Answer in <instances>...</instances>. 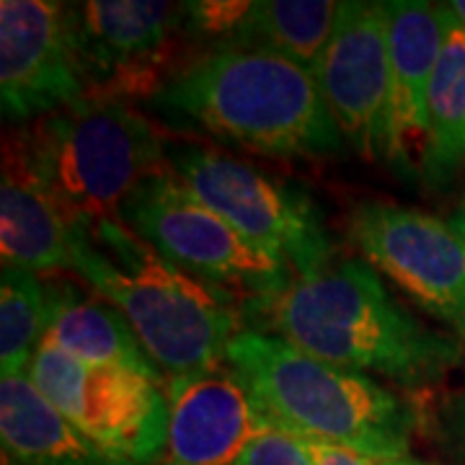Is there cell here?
Segmentation results:
<instances>
[{"mask_svg":"<svg viewBox=\"0 0 465 465\" xmlns=\"http://www.w3.org/2000/svg\"><path fill=\"white\" fill-rule=\"evenodd\" d=\"M424 173L445 182L465 163V29L452 16L427 94Z\"/></svg>","mask_w":465,"mask_h":465,"instance_id":"obj_19","label":"cell"},{"mask_svg":"<svg viewBox=\"0 0 465 465\" xmlns=\"http://www.w3.org/2000/svg\"><path fill=\"white\" fill-rule=\"evenodd\" d=\"M29 378L67 421L116 465H153L166 445L168 396L158 378L85 365L42 341Z\"/></svg>","mask_w":465,"mask_h":465,"instance_id":"obj_8","label":"cell"},{"mask_svg":"<svg viewBox=\"0 0 465 465\" xmlns=\"http://www.w3.org/2000/svg\"><path fill=\"white\" fill-rule=\"evenodd\" d=\"M75 228L34 168L26 140L5 143L0 183L3 266L52 272L70 266Z\"/></svg>","mask_w":465,"mask_h":465,"instance_id":"obj_14","label":"cell"},{"mask_svg":"<svg viewBox=\"0 0 465 465\" xmlns=\"http://www.w3.org/2000/svg\"><path fill=\"white\" fill-rule=\"evenodd\" d=\"M50 316L45 339L85 365L124 367L161 381V370L134 336L127 318L109 302L81 298L73 287H47Z\"/></svg>","mask_w":465,"mask_h":465,"instance_id":"obj_17","label":"cell"},{"mask_svg":"<svg viewBox=\"0 0 465 465\" xmlns=\"http://www.w3.org/2000/svg\"><path fill=\"white\" fill-rule=\"evenodd\" d=\"M385 14L393 70V114L399 148L403 150V137L427 134V94L448 39L452 11L448 3L391 0L385 3Z\"/></svg>","mask_w":465,"mask_h":465,"instance_id":"obj_15","label":"cell"},{"mask_svg":"<svg viewBox=\"0 0 465 465\" xmlns=\"http://www.w3.org/2000/svg\"><path fill=\"white\" fill-rule=\"evenodd\" d=\"M158 106L231 145L308 158L344 145L316 75L282 54L223 47L173 73Z\"/></svg>","mask_w":465,"mask_h":465,"instance_id":"obj_3","label":"cell"},{"mask_svg":"<svg viewBox=\"0 0 465 465\" xmlns=\"http://www.w3.org/2000/svg\"><path fill=\"white\" fill-rule=\"evenodd\" d=\"M225 365L266 421L284 432L357 450L381 463L406 458L416 414L409 401L362 372L321 362L280 336L238 331Z\"/></svg>","mask_w":465,"mask_h":465,"instance_id":"obj_4","label":"cell"},{"mask_svg":"<svg viewBox=\"0 0 465 465\" xmlns=\"http://www.w3.org/2000/svg\"><path fill=\"white\" fill-rule=\"evenodd\" d=\"M316 81L351 148L367 161L399 158L385 3H341Z\"/></svg>","mask_w":465,"mask_h":465,"instance_id":"obj_9","label":"cell"},{"mask_svg":"<svg viewBox=\"0 0 465 465\" xmlns=\"http://www.w3.org/2000/svg\"><path fill=\"white\" fill-rule=\"evenodd\" d=\"M70 266L127 318L150 360L171 378L225 365L238 333V295L173 266L122 220L75 231Z\"/></svg>","mask_w":465,"mask_h":465,"instance_id":"obj_2","label":"cell"},{"mask_svg":"<svg viewBox=\"0 0 465 465\" xmlns=\"http://www.w3.org/2000/svg\"><path fill=\"white\" fill-rule=\"evenodd\" d=\"M262 424L228 365L171 378L166 445L153 465H238Z\"/></svg>","mask_w":465,"mask_h":465,"instance_id":"obj_13","label":"cell"},{"mask_svg":"<svg viewBox=\"0 0 465 465\" xmlns=\"http://www.w3.org/2000/svg\"><path fill=\"white\" fill-rule=\"evenodd\" d=\"M70 18L84 75L134 91L163 67L173 34L186 26V3L88 0Z\"/></svg>","mask_w":465,"mask_h":465,"instance_id":"obj_12","label":"cell"},{"mask_svg":"<svg viewBox=\"0 0 465 465\" xmlns=\"http://www.w3.org/2000/svg\"><path fill=\"white\" fill-rule=\"evenodd\" d=\"M450 225L455 228V232L460 235V241L465 243V202H463V207H460V210L455 213V217L450 220Z\"/></svg>","mask_w":465,"mask_h":465,"instance_id":"obj_25","label":"cell"},{"mask_svg":"<svg viewBox=\"0 0 465 465\" xmlns=\"http://www.w3.org/2000/svg\"><path fill=\"white\" fill-rule=\"evenodd\" d=\"M249 5L251 3H235V0L186 3V26L202 36L228 39V47H232L241 32V24L249 14Z\"/></svg>","mask_w":465,"mask_h":465,"instance_id":"obj_22","label":"cell"},{"mask_svg":"<svg viewBox=\"0 0 465 465\" xmlns=\"http://www.w3.org/2000/svg\"><path fill=\"white\" fill-rule=\"evenodd\" d=\"M251 313L321 362L406 388L440 381L460 360L452 339L403 311L360 262H331L311 277H295L282 292L251 302Z\"/></svg>","mask_w":465,"mask_h":465,"instance_id":"obj_1","label":"cell"},{"mask_svg":"<svg viewBox=\"0 0 465 465\" xmlns=\"http://www.w3.org/2000/svg\"><path fill=\"white\" fill-rule=\"evenodd\" d=\"M50 298L36 272L3 266L0 277V372L3 378L26 375L47 331Z\"/></svg>","mask_w":465,"mask_h":465,"instance_id":"obj_20","label":"cell"},{"mask_svg":"<svg viewBox=\"0 0 465 465\" xmlns=\"http://www.w3.org/2000/svg\"><path fill=\"white\" fill-rule=\"evenodd\" d=\"M339 14L341 3L333 0H259L249 5L232 47L277 52L316 75Z\"/></svg>","mask_w":465,"mask_h":465,"instance_id":"obj_18","label":"cell"},{"mask_svg":"<svg viewBox=\"0 0 465 465\" xmlns=\"http://www.w3.org/2000/svg\"><path fill=\"white\" fill-rule=\"evenodd\" d=\"M440 427L450 440V445L458 450L465 460V391H458L445 401L442 416H440Z\"/></svg>","mask_w":465,"mask_h":465,"instance_id":"obj_24","label":"cell"},{"mask_svg":"<svg viewBox=\"0 0 465 465\" xmlns=\"http://www.w3.org/2000/svg\"><path fill=\"white\" fill-rule=\"evenodd\" d=\"M382 465H430V463H419V460H411V458H399V460H388Z\"/></svg>","mask_w":465,"mask_h":465,"instance_id":"obj_27","label":"cell"},{"mask_svg":"<svg viewBox=\"0 0 465 465\" xmlns=\"http://www.w3.org/2000/svg\"><path fill=\"white\" fill-rule=\"evenodd\" d=\"M452 16L458 18V24L465 29V0H455V3H448Z\"/></svg>","mask_w":465,"mask_h":465,"instance_id":"obj_26","label":"cell"},{"mask_svg":"<svg viewBox=\"0 0 465 465\" xmlns=\"http://www.w3.org/2000/svg\"><path fill=\"white\" fill-rule=\"evenodd\" d=\"M0 440L14 465H116L45 399L29 372L0 382Z\"/></svg>","mask_w":465,"mask_h":465,"instance_id":"obj_16","label":"cell"},{"mask_svg":"<svg viewBox=\"0 0 465 465\" xmlns=\"http://www.w3.org/2000/svg\"><path fill=\"white\" fill-rule=\"evenodd\" d=\"M26 148L70 225L85 232L122 220L127 200L168 161L148 116L101 99L45 116Z\"/></svg>","mask_w":465,"mask_h":465,"instance_id":"obj_5","label":"cell"},{"mask_svg":"<svg viewBox=\"0 0 465 465\" xmlns=\"http://www.w3.org/2000/svg\"><path fill=\"white\" fill-rule=\"evenodd\" d=\"M349 238L401 290L465 339V243L450 223L421 210L362 202Z\"/></svg>","mask_w":465,"mask_h":465,"instance_id":"obj_10","label":"cell"},{"mask_svg":"<svg viewBox=\"0 0 465 465\" xmlns=\"http://www.w3.org/2000/svg\"><path fill=\"white\" fill-rule=\"evenodd\" d=\"M302 442L308 448L313 465H382L375 458H367L362 452L341 448V445H329V442H318V440H302Z\"/></svg>","mask_w":465,"mask_h":465,"instance_id":"obj_23","label":"cell"},{"mask_svg":"<svg viewBox=\"0 0 465 465\" xmlns=\"http://www.w3.org/2000/svg\"><path fill=\"white\" fill-rule=\"evenodd\" d=\"M168 166L202 204L253 246L282 259L298 277L331 264V241L305 192L204 145L173 148Z\"/></svg>","mask_w":465,"mask_h":465,"instance_id":"obj_7","label":"cell"},{"mask_svg":"<svg viewBox=\"0 0 465 465\" xmlns=\"http://www.w3.org/2000/svg\"><path fill=\"white\" fill-rule=\"evenodd\" d=\"M238 465H313L305 442L295 434L284 432L277 424L266 421L253 434L249 448Z\"/></svg>","mask_w":465,"mask_h":465,"instance_id":"obj_21","label":"cell"},{"mask_svg":"<svg viewBox=\"0 0 465 465\" xmlns=\"http://www.w3.org/2000/svg\"><path fill=\"white\" fill-rule=\"evenodd\" d=\"M73 18L60 3H0V106L8 119L54 114L84 101Z\"/></svg>","mask_w":465,"mask_h":465,"instance_id":"obj_11","label":"cell"},{"mask_svg":"<svg viewBox=\"0 0 465 465\" xmlns=\"http://www.w3.org/2000/svg\"><path fill=\"white\" fill-rule=\"evenodd\" d=\"M122 223L186 274L251 302L272 298L292 282V269L282 259L253 246L202 204L168 161L127 200Z\"/></svg>","mask_w":465,"mask_h":465,"instance_id":"obj_6","label":"cell"}]
</instances>
